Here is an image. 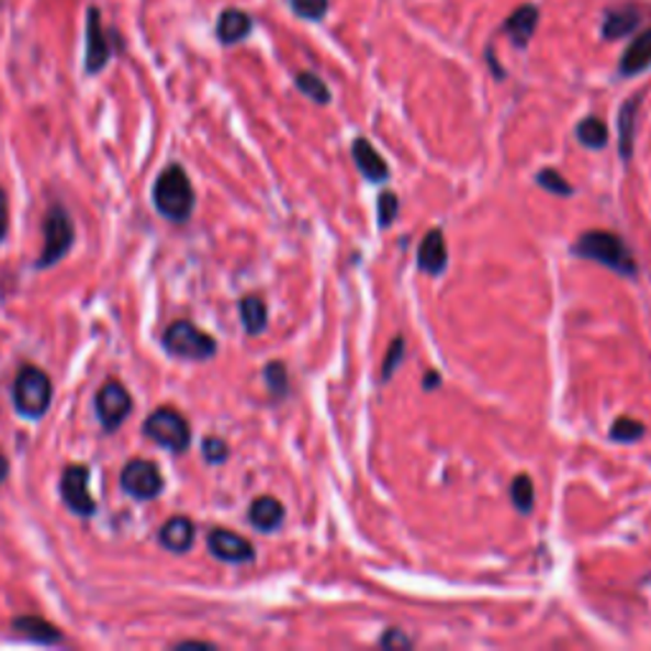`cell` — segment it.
Returning a JSON list of instances; mask_svg holds the SVG:
<instances>
[{"label":"cell","instance_id":"836d02e7","mask_svg":"<svg viewBox=\"0 0 651 651\" xmlns=\"http://www.w3.org/2000/svg\"><path fill=\"white\" fill-rule=\"evenodd\" d=\"M8 232V199L3 191H0V239L5 237Z\"/></svg>","mask_w":651,"mask_h":651},{"label":"cell","instance_id":"5bb4252c","mask_svg":"<svg viewBox=\"0 0 651 651\" xmlns=\"http://www.w3.org/2000/svg\"><path fill=\"white\" fill-rule=\"evenodd\" d=\"M353 164L359 166V171L367 176L369 181H384L390 176V168L384 164V158L377 153L372 146H369V141L364 138H357L353 141Z\"/></svg>","mask_w":651,"mask_h":651},{"label":"cell","instance_id":"ac0fdd59","mask_svg":"<svg viewBox=\"0 0 651 651\" xmlns=\"http://www.w3.org/2000/svg\"><path fill=\"white\" fill-rule=\"evenodd\" d=\"M651 64V29L644 31L637 42L629 46V52L624 54L621 59V71L624 75H639Z\"/></svg>","mask_w":651,"mask_h":651},{"label":"cell","instance_id":"484cf974","mask_svg":"<svg viewBox=\"0 0 651 651\" xmlns=\"http://www.w3.org/2000/svg\"><path fill=\"white\" fill-rule=\"evenodd\" d=\"M641 436H644V425L631 420V417H621V420H616L614 428H610V438L624 440V444H629V440H637Z\"/></svg>","mask_w":651,"mask_h":651},{"label":"cell","instance_id":"3957f363","mask_svg":"<svg viewBox=\"0 0 651 651\" xmlns=\"http://www.w3.org/2000/svg\"><path fill=\"white\" fill-rule=\"evenodd\" d=\"M13 402L23 417H42L52 405L49 374L36 367H23L13 382Z\"/></svg>","mask_w":651,"mask_h":651},{"label":"cell","instance_id":"9a60e30c","mask_svg":"<svg viewBox=\"0 0 651 651\" xmlns=\"http://www.w3.org/2000/svg\"><path fill=\"white\" fill-rule=\"evenodd\" d=\"M250 29H252L250 15L237 11V8H227V11L220 15V21H216V36H220L222 44L243 42V38L250 34Z\"/></svg>","mask_w":651,"mask_h":651},{"label":"cell","instance_id":"83f0119b","mask_svg":"<svg viewBox=\"0 0 651 651\" xmlns=\"http://www.w3.org/2000/svg\"><path fill=\"white\" fill-rule=\"evenodd\" d=\"M265 380H268L270 390L278 392V395H283L285 388H288V374H285V367L280 364V361H272V364H268V369H265Z\"/></svg>","mask_w":651,"mask_h":651},{"label":"cell","instance_id":"f546056e","mask_svg":"<svg viewBox=\"0 0 651 651\" xmlns=\"http://www.w3.org/2000/svg\"><path fill=\"white\" fill-rule=\"evenodd\" d=\"M377 209H380V222L382 227H390L392 220H395L397 212H400V201L395 194H390V191H384V194L380 197V204H377Z\"/></svg>","mask_w":651,"mask_h":651},{"label":"cell","instance_id":"d6a6232c","mask_svg":"<svg viewBox=\"0 0 651 651\" xmlns=\"http://www.w3.org/2000/svg\"><path fill=\"white\" fill-rule=\"evenodd\" d=\"M382 647H409V639L402 637L400 631H390L388 637L382 639Z\"/></svg>","mask_w":651,"mask_h":651},{"label":"cell","instance_id":"ba28073f","mask_svg":"<svg viewBox=\"0 0 651 651\" xmlns=\"http://www.w3.org/2000/svg\"><path fill=\"white\" fill-rule=\"evenodd\" d=\"M94 405H98V415L104 425V430L112 433L125 423L127 415H131L133 397L120 382H108L104 388H100Z\"/></svg>","mask_w":651,"mask_h":651},{"label":"cell","instance_id":"52a82bcc","mask_svg":"<svg viewBox=\"0 0 651 651\" xmlns=\"http://www.w3.org/2000/svg\"><path fill=\"white\" fill-rule=\"evenodd\" d=\"M120 484H123L127 494L143 502L156 500L164 492V476H160L156 463L143 461V458H135V461L125 465L123 473H120Z\"/></svg>","mask_w":651,"mask_h":651},{"label":"cell","instance_id":"5b68a950","mask_svg":"<svg viewBox=\"0 0 651 651\" xmlns=\"http://www.w3.org/2000/svg\"><path fill=\"white\" fill-rule=\"evenodd\" d=\"M146 436L153 444L168 448V451L181 453L187 451L191 444V428L183 420V415L176 413L171 407H160L146 420Z\"/></svg>","mask_w":651,"mask_h":651},{"label":"cell","instance_id":"7a4b0ae2","mask_svg":"<svg viewBox=\"0 0 651 651\" xmlns=\"http://www.w3.org/2000/svg\"><path fill=\"white\" fill-rule=\"evenodd\" d=\"M575 252L588 257V260L606 265V268L621 272V276H633V272H637V262H633L629 247L624 245V239L610 235V232H585V235L577 239Z\"/></svg>","mask_w":651,"mask_h":651},{"label":"cell","instance_id":"4fadbf2b","mask_svg":"<svg viewBox=\"0 0 651 651\" xmlns=\"http://www.w3.org/2000/svg\"><path fill=\"white\" fill-rule=\"evenodd\" d=\"M160 545L171 552H187L194 545L197 529L189 517H171L160 527Z\"/></svg>","mask_w":651,"mask_h":651},{"label":"cell","instance_id":"8992f818","mask_svg":"<svg viewBox=\"0 0 651 651\" xmlns=\"http://www.w3.org/2000/svg\"><path fill=\"white\" fill-rule=\"evenodd\" d=\"M71 243H75V227H71L69 214L61 206H54L44 222V252L38 257V265L49 268L56 260H61L69 252Z\"/></svg>","mask_w":651,"mask_h":651},{"label":"cell","instance_id":"44dd1931","mask_svg":"<svg viewBox=\"0 0 651 651\" xmlns=\"http://www.w3.org/2000/svg\"><path fill=\"white\" fill-rule=\"evenodd\" d=\"M239 316H243L247 334L265 332V324H268V308H265L262 299H257V295H247V299H243V303H239Z\"/></svg>","mask_w":651,"mask_h":651},{"label":"cell","instance_id":"cb8c5ba5","mask_svg":"<svg viewBox=\"0 0 651 651\" xmlns=\"http://www.w3.org/2000/svg\"><path fill=\"white\" fill-rule=\"evenodd\" d=\"M512 502L519 512H529L535 504V489H532V479L519 473L517 479L512 481Z\"/></svg>","mask_w":651,"mask_h":651},{"label":"cell","instance_id":"8fae6325","mask_svg":"<svg viewBox=\"0 0 651 651\" xmlns=\"http://www.w3.org/2000/svg\"><path fill=\"white\" fill-rule=\"evenodd\" d=\"M209 550H212L214 558L224 562H247L255 558L252 545L243 535L229 532V529H214L209 535Z\"/></svg>","mask_w":651,"mask_h":651},{"label":"cell","instance_id":"7c38bea8","mask_svg":"<svg viewBox=\"0 0 651 651\" xmlns=\"http://www.w3.org/2000/svg\"><path fill=\"white\" fill-rule=\"evenodd\" d=\"M417 262H420V270L430 272V276H440L446 270L448 262V250H446V239L444 232L433 229L425 235L420 252H417Z\"/></svg>","mask_w":651,"mask_h":651},{"label":"cell","instance_id":"1f68e13d","mask_svg":"<svg viewBox=\"0 0 651 651\" xmlns=\"http://www.w3.org/2000/svg\"><path fill=\"white\" fill-rule=\"evenodd\" d=\"M400 359H402V339L392 341V347L388 351V359H384V369H382V380L384 382H388L390 377H392V372H395L397 364H400Z\"/></svg>","mask_w":651,"mask_h":651},{"label":"cell","instance_id":"2e32d148","mask_svg":"<svg viewBox=\"0 0 651 651\" xmlns=\"http://www.w3.org/2000/svg\"><path fill=\"white\" fill-rule=\"evenodd\" d=\"M537 21H540V11L535 5H521L512 13V19L506 21V34H509L514 46H527L537 29Z\"/></svg>","mask_w":651,"mask_h":651},{"label":"cell","instance_id":"f1b7e54d","mask_svg":"<svg viewBox=\"0 0 651 651\" xmlns=\"http://www.w3.org/2000/svg\"><path fill=\"white\" fill-rule=\"evenodd\" d=\"M291 3L303 19H321L328 8V0H291Z\"/></svg>","mask_w":651,"mask_h":651},{"label":"cell","instance_id":"4dcf8cb0","mask_svg":"<svg viewBox=\"0 0 651 651\" xmlns=\"http://www.w3.org/2000/svg\"><path fill=\"white\" fill-rule=\"evenodd\" d=\"M204 456L209 463H222L227 458V444L220 438H206L204 440Z\"/></svg>","mask_w":651,"mask_h":651},{"label":"cell","instance_id":"4316f807","mask_svg":"<svg viewBox=\"0 0 651 651\" xmlns=\"http://www.w3.org/2000/svg\"><path fill=\"white\" fill-rule=\"evenodd\" d=\"M537 183H540V187H545L548 191H552V194H562V197L573 194V187H570V183L565 181V176L552 171V168H545V171L537 173Z\"/></svg>","mask_w":651,"mask_h":651},{"label":"cell","instance_id":"6da1fadb","mask_svg":"<svg viewBox=\"0 0 651 651\" xmlns=\"http://www.w3.org/2000/svg\"><path fill=\"white\" fill-rule=\"evenodd\" d=\"M153 201L158 212L171 222H187L194 209V189H191L189 176L183 168L171 166L158 176L156 189H153Z\"/></svg>","mask_w":651,"mask_h":651},{"label":"cell","instance_id":"30bf717a","mask_svg":"<svg viewBox=\"0 0 651 651\" xmlns=\"http://www.w3.org/2000/svg\"><path fill=\"white\" fill-rule=\"evenodd\" d=\"M110 59V46L108 38H104L102 21L98 8H90L87 13V54H85V67L90 75H98V71L108 64Z\"/></svg>","mask_w":651,"mask_h":651},{"label":"cell","instance_id":"603a6c76","mask_svg":"<svg viewBox=\"0 0 651 651\" xmlns=\"http://www.w3.org/2000/svg\"><path fill=\"white\" fill-rule=\"evenodd\" d=\"M577 138H581L583 146L588 148H603L608 141V131L606 123L598 117H585L581 125H577Z\"/></svg>","mask_w":651,"mask_h":651},{"label":"cell","instance_id":"e575fe53","mask_svg":"<svg viewBox=\"0 0 651 651\" xmlns=\"http://www.w3.org/2000/svg\"><path fill=\"white\" fill-rule=\"evenodd\" d=\"M8 476V458L0 453V481H3Z\"/></svg>","mask_w":651,"mask_h":651},{"label":"cell","instance_id":"e0dca14e","mask_svg":"<svg viewBox=\"0 0 651 651\" xmlns=\"http://www.w3.org/2000/svg\"><path fill=\"white\" fill-rule=\"evenodd\" d=\"M283 504H280L276 496H260V500H255L250 506V521L262 529V532H272V529L280 527V521H283Z\"/></svg>","mask_w":651,"mask_h":651},{"label":"cell","instance_id":"7402d4cb","mask_svg":"<svg viewBox=\"0 0 651 651\" xmlns=\"http://www.w3.org/2000/svg\"><path fill=\"white\" fill-rule=\"evenodd\" d=\"M637 108H639V100L633 98V100L626 102V108L621 110V115H618V133H621V143H618V148H621V156L624 158L631 156L633 123H637Z\"/></svg>","mask_w":651,"mask_h":651},{"label":"cell","instance_id":"ffe728a7","mask_svg":"<svg viewBox=\"0 0 651 651\" xmlns=\"http://www.w3.org/2000/svg\"><path fill=\"white\" fill-rule=\"evenodd\" d=\"M13 629L19 631V633H23V637H26V639L42 641V644H54V641L61 639V633L56 631L52 624H46V621H42V618H34V616L15 618Z\"/></svg>","mask_w":651,"mask_h":651},{"label":"cell","instance_id":"d4e9b609","mask_svg":"<svg viewBox=\"0 0 651 651\" xmlns=\"http://www.w3.org/2000/svg\"><path fill=\"white\" fill-rule=\"evenodd\" d=\"M295 82H299L301 92H303V94H308L311 100H316V102H321V104H326L328 100H332V94H328L326 85L321 82V79H318L316 75H308V71H303V75L295 77Z\"/></svg>","mask_w":651,"mask_h":651},{"label":"cell","instance_id":"9c48e42d","mask_svg":"<svg viewBox=\"0 0 651 651\" xmlns=\"http://www.w3.org/2000/svg\"><path fill=\"white\" fill-rule=\"evenodd\" d=\"M61 496L75 514H85V517L94 514V500L90 494V469L87 465L75 463L64 471Z\"/></svg>","mask_w":651,"mask_h":651},{"label":"cell","instance_id":"d6986e66","mask_svg":"<svg viewBox=\"0 0 651 651\" xmlns=\"http://www.w3.org/2000/svg\"><path fill=\"white\" fill-rule=\"evenodd\" d=\"M641 15L637 8H621V11H608L606 23H603V36L606 38H621L631 34L639 26Z\"/></svg>","mask_w":651,"mask_h":651},{"label":"cell","instance_id":"d590c367","mask_svg":"<svg viewBox=\"0 0 651 651\" xmlns=\"http://www.w3.org/2000/svg\"><path fill=\"white\" fill-rule=\"evenodd\" d=\"M438 382H440V377H438V374H428V380H425V388L433 390Z\"/></svg>","mask_w":651,"mask_h":651},{"label":"cell","instance_id":"277c9868","mask_svg":"<svg viewBox=\"0 0 651 651\" xmlns=\"http://www.w3.org/2000/svg\"><path fill=\"white\" fill-rule=\"evenodd\" d=\"M164 347L168 353H173L179 359L204 361L214 357L216 341L191 324V321H176V324L166 328Z\"/></svg>","mask_w":651,"mask_h":651}]
</instances>
